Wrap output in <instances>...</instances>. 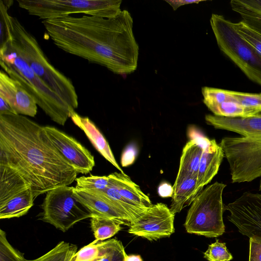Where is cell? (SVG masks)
Masks as SVG:
<instances>
[{
    "label": "cell",
    "instance_id": "1",
    "mask_svg": "<svg viewBox=\"0 0 261 261\" xmlns=\"http://www.w3.org/2000/svg\"><path fill=\"white\" fill-rule=\"evenodd\" d=\"M42 23L55 45L67 53L115 74L126 75L137 69L139 48L126 10L113 17L68 15Z\"/></svg>",
    "mask_w": 261,
    "mask_h": 261
},
{
    "label": "cell",
    "instance_id": "2",
    "mask_svg": "<svg viewBox=\"0 0 261 261\" xmlns=\"http://www.w3.org/2000/svg\"><path fill=\"white\" fill-rule=\"evenodd\" d=\"M0 166L17 172L35 199L69 186L78 174L54 146L42 126L21 115H0Z\"/></svg>",
    "mask_w": 261,
    "mask_h": 261
},
{
    "label": "cell",
    "instance_id": "3",
    "mask_svg": "<svg viewBox=\"0 0 261 261\" xmlns=\"http://www.w3.org/2000/svg\"><path fill=\"white\" fill-rule=\"evenodd\" d=\"M7 22L10 35L7 42L36 74L74 111L78 107L79 102L72 81L50 63L35 37L16 17L8 13Z\"/></svg>",
    "mask_w": 261,
    "mask_h": 261
},
{
    "label": "cell",
    "instance_id": "4",
    "mask_svg": "<svg viewBox=\"0 0 261 261\" xmlns=\"http://www.w3.org/2000/svg\"><path fill=\"white\" fill-rule=\"evenodd\" d=\"M0 65L2 70L21 84L51 120L64 125L73 111L36 74L9 42L0 47Z\"/></svg>",
    "mask_w": 261,
    "mask_h": 261
},
{
    "label": "cell",
    "instance_id": "5",
    "mask_svg": "<svg viewBox=\"0 0 261 261\" xmlns=\"http://www.w3.org/2000/svg\"><path fill=\"white\" fill-rule=\"evenodd\" d=\"M210 24L220 50L252 82L261 86V55L238 33L233 22L212 14Z\"/></svg>",
    "mask_w": 261,
    "mask_h": 261
},
{
    "label": "cell",
    "instance_id": "6",
    "mask_svg": "<svg viewBox=\"0 0 261 261\" xmlns=\"http://www.w3.org/2000/svg\"><path fill=\"white\" fill-rule=\"evenodd\" d=\"M226 185L216 181L202 190L195 198L184 223L187 232L216 238L225 232L222 200Z\"/></svg>",
    "mask_w": 261,
    "mask_h": 261
},
{
    "label": "cell",
    "instance_id": "7",
    "mask_svg": "<svg viewBox=\"0 0 261 261\" xmlns=\"http://www.w3.org/2000/svg\"><path fill=\"white\" fill-rule=\"evenodd\" d=\"M18 6L29 14L44 20L83 13L113 17L121 11V0H17Z\"/></svg>",
    "mask_w": 261,
    "mask_h": 261
},
{
    "label": "cell",
    "instance_id": "8",
    "mask_svg": "<svg viewBox=\"0 0 261 261\" xmlns=\"http://www.w3.org/2000/svg\"><path fill=\"white\" fill-rule=\"evenodd\" d=\"M229 165L232 183L261 177V136L230 137L220 143Z\"/></svg>",
    "mask_w": 261,
    "mask_h": 261
},
{
    "label": "cell",
    "instance_id": "9",
    "mask_svg": "<svg viewBox=\"0 0 261 261\" xmlns=\"http://www.w3.org/2000/svg\"><path fill=\"white\" fill-rule=\"evenodd\" d=\"M74 188L64 186L48 191L41 205V219L64 232L76 223L92 216L74 196Z\"/></svg>",
    "mask_w": 261,
    "mask_h": 261
},
{
    "label": "cell",
    "instance_id": "10",
    "mask_svg": "<svg viewBox=\"0 0 261 261\" xmlns=\"http://www.w3.org/2000/svg\"><path fill=\"white\" fill-rule=\"evenodd\" d=\"M227 218L242 234L261 238V194L245 192L225 205Z\"/></svg>",
    "mask_w": 261,
    "mask_h": 261
},
{
    "label": "cell",
    "instance_id": "11",
    "mask_svg": "<svg viewBox=\"0 0 261 261\" xmlns=\"http://www.w3.org/2000/svg\"><path fill=\"white\" fill-rule=\"evenodd\" d=\"M174 216L167 205L157 203L131 223L128 231L149 241L169 237L174 232Z\"/></svg>",
    "mask_w": 261,
    "mask_h": 261
},
{
    "label": "cell",
    "instance_id": "12",
    "mask_svg": "<svg viewBox=\"0 0 261 261\" xmlns=\"http://www.w3.org/2000/svg\"><path fill=\"white\" fill-rule=\"evenodd\" d=\"M48 138L78 173L88 174L95 166L93 155L74 138L51 126H44Z\"/></svg>",
    "mask_w": 261,
    "mask_h": 261
},
{
    "label": "cell",
    "instance_id": "13",
    "mask_svg": "<svg viewBox=\"0 0 261 261\" xmlns=\"http://www.w3.org/2000/svg\"><path fill=\"white\" fill-rule=\"evenodd\" d=\"M0 96L3 97L18 115L34 117L37 105L21 84L3 70L0 71Z\"/></svg>",
    "mask_w": 261,
    "mask_h": 261
},
{
    "label": "cell",
    "instance_id": "14",
    "mask_svg": "<svg viewBox=\"0 0 261 261\" xmlns=\"http://www.w3.org/2000/svg\"><path fill=\"white\" fill-rule=\"evenodd\" d=\"M206 123L216 129L239 134L243 137L261 136V112L247 117L230 118L207 114Z\"/></svg>",
    "mask_w": 261,
    "mask_h": 261
},
{
    "label": "cell",
    "instance_id": "15",
    "mask_svg": "<svg viewBox=\"0 0 261 261\" xmlns=\"http://www.w3.org/2000/svg\"><path fill=\"white\" fill-rule=\"evenodd\" d=\"M224 157V152L220 144H217L214 139L210 140L208 145L203 148L200 161L196 181L198 194L217 174Z\"/></svg>",
    "mask_w": 261,
    "mask_h": 261
},
{
    "label": "cell",
    "instance_id": "16",
    "mask_svg": "<svg viewBox=\"0 0 261 261\" xmlns=\"http://www.w3.org/2000/svg\"><path fill=\"white\" fill-rule=\"evenodd\" d=\"M75 197L91 212L97 216L113 220L121 225L130 226V222L118 209L99 196L74 187Z\"/></svg>",
    "mask_w": 261,
    "mask_h": 261
},
{
    "label": "cell",
    "instance_id": "17",
    "mask_svg": "<svg viewBox=\"0 0 261 261\" xmlns=\"http://www.w3.org/2000/svg\"><path fill=\"white\" fill-rule=\"evenodd\" d=\"M70 117L73 123L86 134L98 152L122 173H124L116 162L109 144L95 124L87 117H82L75 111Z\"/></svg>",
    "mask_w": 261,
    "mask_h": 261
},
{
    "label": "cell",
    "instance_id": "18",
    "mask_svg": "<svg viewBox=\"0 0 261 261\" xmlns=\"http://www.w3.org/2000/svg\"><path fill=\"white\" fill-rule=\"evenodd\" d=\"M108 176L110 180V187L124 198L145 208L153 205L149 197L125 173L114 172Z\"/></svg>",
    "mask_w": 261,
    "mask_h": 261
},
{
    "label": "cell",
    "instance_id": "19",
    "mask_svg": "<svg viewBox=\"0 0 261 261\" xmlns=\"http://www.w3.org/2000/svg\"><path fill=\"white\" fill-rule=\"evenodd\" d=\"M203 151V146L195 139H191L186 144L182 151L174 186L187 177H197Z\"/></svg>",
    "mask_w": 261,
    "mask_h": 261
},
{
    "label": "cell",
    "instance_id": "20",
    "mask_svg": "<svg viewBox=\"0 0 261 261\" xmlns=\"http://www.w3.org/2000/svg\"><path fill=\"white\" fill-rule=\"evenodd\" d=\"M31 186L15 171L0 166V206Z\"/></svg>",
    "mask_w": 261,
    "mask_h": 261
},
{
    "label": "cell",
    "instance_id": "21",
    "mask_svg": "<svg viewBox=\"0 0 261 261\" xmlns=\"http://www.w3.org/2000/svg\"><path fill=\"white\" fill-rule=\"evenodd\" d=\"M86 191L95 194L109 202L125 216L130 224L149 208L141 207L132 202L111 187L103 190Z\"/></svg>",
    "mask_w": 261,
    "mask_h": 261
},
{
    "label": "cell",
    "instance_id": "22",
    "mask_svg": "<svg viewBox=\"0 0 261 261\" xmlns=\"http://www.w3.org/2000/svg\"><path fill=\"white\" fill-rule=\"evenodd\" d=\"M197 177L188 176L182 179L176 185L173 186L171 212L175 214L189 205L198 194L196 191Z\"/></svg>",
    "mask_w": 261,
    "mask_h": 261
},
{
    "label": "cell",
    "instance_id": "23",
    "mask_svg": "<svg viewBox=\"0 0 261 261\" xmlns=\"http://www.w3.org/2000/svg\"><path fill=\"white\" fill-rule=\"evenodd\" d=\"M34 199L31 188L20 192L0 206V219L18 218L25 215L34 205Z\"/></svg>",
    "mask_w": 261,
    "mask_h": 261
},
{
    "label": "cell",
    "instance_id": "24",
    "mask_svg": "<svg viewBox=\"0 0 261 261\" xmlns=\"http://www.w3.org/2000/svg\"><path fill=\"white\" fill-rule=\"evenodd\" d=\"M230 6L242 20L261 33V0H232Z\"/></svg>",
    "mask_w": 261,
    "mask_h": 261
},
{
    "label": "cell",
    "instance_id": "25",
    "mask_svg": "<svg viewBox=\"0 0 261 261\" xmlns=\"http://www.w3.org/2000/svg\"><path fill=\"white\" fill-rule=\"evenodd\" d=\"M90 226L95 240L98 241L109 239L121 229L120 223L97 216L90 218Z\"/></svg>",
    "mask_w": 261,
    "mask_h": 261
},
{
    "label": "cell",
    "instance_id": "26",
    "mask_svg": "<svg viewBox=\"0 0 261 261\" xmlns=\"http://www.w3.org/2000/svg\"><path fill=\"white\" fill-rule=\"evenodd\" d=\"M77 249L76 245L62 241L42 256L27 261H68L73 256Z\"/></svg>",
    "mask_w": 261,
    "mask_h": 261
},
{
    "label": "cell",
    "instance_id": "27",
    "mask_svg": "<svg viewBox=\"0 0 261 261\" xmlns=\"http://www.w3.org/2000/svg\"><path fill=\"white\" fill-rule=\"evenodd\" d=\"M100 252L97 261H124L126 254L121 241L112 239L100 241Z\"/></svg>",
    "mask_w": 261,
    "mask_h": 261
},
{
    "label": "cell",
    "instance_id": "28",
    "mask_svg": "<svg viewBox=\"0 0 261 261\" xmlns=\"http://www.w3.org/2000/svg\"><path fill=\"white\" fill-rule=\"evenodd\" d=\"M233 25L240 36L261 55V33L242 20L233 22Z\"/></svg>",
    "mask_w": 261,
    "mask_h": 261
},
{
    "label": "cell",
    "instance_id": "29",
    "mask_svg": "<svg viewBox=\"0 0 261 261\" xmlns=\"http://www.w3.org/2000/svg\"><path fill=\"white\" fill-rule=\"evenodd\" d=\"M75 188L84 191L103 190L110 186L108 176H81L76 178Z\"/></svg>",
    "mask_w": 261,
    "mask_h": 261
},
{
    "label": "cell",
    "instance_id": "30",
    "mask_svg": "<svg viewBox=\"0 0 261 261\" xmlns=\"http://www.w3.org/2000/svg\"><path fill=\"white\" fill-rule=\"evenodd\" d=\"M24 254L8 242L6 232L0 229V261H27Z\"/></svg>",
    "mask_w": 261,
    "mask_h": 261
},
{
    "label": "cell",
    "instance_id": "31",
    "mask_svg": "<svg viewBox=\"0 0 261 261\" xmlns=\"http://www.w3.org/2000/svg\"><path fill=\"white\" fill-rule=\"evenodd\" d=\"M204 257L208 261H230L233 259L226 244L220 242L218 239L209 245L208 249L204 252Z\"/></svg>",
    "mask_w": 261,
    "mask_h": 261
},
{
    "label": "cell",
    "instance_id": "32",
    "mask_svg": "<svg viewBox=\"0 0 261 261\" xmlns=\"http://www.w3.org/2000/svg\"><path fill=\"white\" fill-rule=\"evenodd\" d=\"M100 241L94 240L84 246L73 255L71 261H97L100 256Z\"/></svg>",
    "mask_w": 261,
    "mask_h": 261
},
{
    "label": "cell",
    "instance_id": "33",
    "mask_svg": "<svg viewBox=\"0 0 261 261\" xmlns=\"http://www.w3.org/2000/svg\"><path fill=\"white\" fill-rule=\"evenodd\" d=\"M232 94L244 107L256 114L261 112V93H251L232 91Z\"/></svg>",
    "mask_w": 261,
    "mask_h": 261
},
{
    "label": "cell",
    "instance_id": "34",
    "mask_svg": "<svg viewBox=\"0 0 261 261\" xmlns=\"http://www.w3.org/2000/svg\"><path fill=\"white\" fill-rule=\"evenodd\" d=\"M248 261H261V238H249Z\"/></svg>",
    "mask_w": 261,
    "mask_h": 261
},
{
    "label": "cell",
    "instance_id": "35",
    "mask_svg": "<svg viewBox=\"0 0 261 261\" xmlns=\"http://www.w3.org/2000/svg\"><path fill=\"white\" fill-rule=\"evenodd\" d=\"M137 155V150L133 146H128L123 151L121 158L122 166L126 167L132 165L135 161Z\"/></svg>",
    "mask_w": 261,
    "mask_h": 261
},
{
    "label": "cell",
    "instance_id": "36",
    "mask_svg": "<svg viewBox=\"0 0 261 261\" xmlns=\"http://www.w3.org/2000/svg\"><path fill=\"white\" fill-rule=\"evenodd\" d=\"M0 115H18L9 103L2 96H0Z\"/></svg>",
    "mask_w": 261,
    "mask_h": 261
},
{
    "label": "cell",
    "instance_id": "37",
    "mask_svg": "<svg viewBox=\"0 0 261 261\" xmlns=\"http://www.w3.org/2000/svg\"><path fill=\"white\" fill-rule=\"evenodd\" d=\"M167 3H168L173 8V10H176L180 6L191 4H198L201 2V1H188V0H166Z\"/></svg>",
    "mask_w": 261,
    "mask_h": 261
},
{
    "label": "cell",
    "instance_id": "38",
    "mask_svg": "<svg viewBox=\"0 0 261 261\" xmlns=\"http://www.w3.org/2000/svg\"><path fill=\"white\" fill-rule=\"evenodd\" d=\"M158 193L162 197H171L173 194V188L170 185L164 182L158 188Z\"/></svg>",
    "mask_w": 261,
    "mask_h": 261
},
{
    "label": "cell",
    "instance_id": "39",
    "mask_svg": "<svg viewBox=\"0 0 261 261\" xmlns=\"http://www.w3.org/2000/svg\"><path fill=\"white\" fill-rule=\"evenodd\" d=\"M124 261H143L139 255H125Z\"/></svg>",
    "mask_w": 261,
    "mask_h": 261
},
{
    "label": "cell",
    "instance_id": "40",
    "mask_svg": "<svg viewBox=\"0 0 261 261\" xmlns=\"http://www.w3.org/2000/svg\"><path fill=\"white\" fill-rule=\"evenodd\" d=\"M259 191H260V192H261V179H260V182H259Z\"/></svg>",
    "mask_w": 261,
    "mask_h": 261
},
{
    "label": "cell",
    "instance_id": "41",
    "mask_svg": "<svg viewBox=\"0 0 261 261\" xmlns=\"http://www.w3.org/2000/svg\"><path fill=\"white\" fill-rule=\"evenodd\" d=\"M72 258H70L68 261H71V259H72Z\"/></svg>",
    "mask_w": 261,
    "mask_h": 261
}]
</instances>
